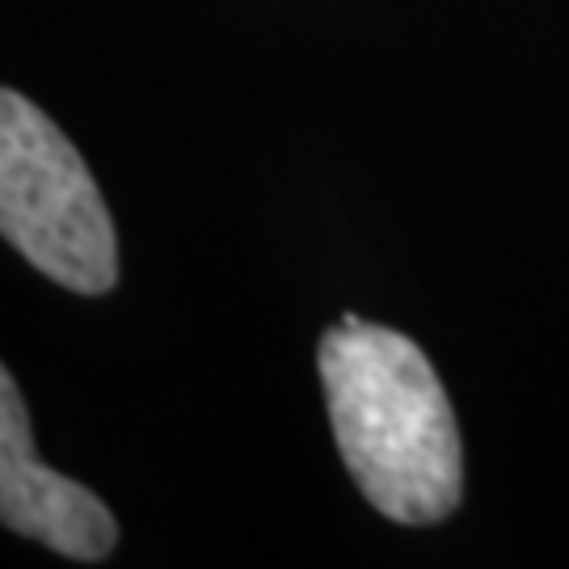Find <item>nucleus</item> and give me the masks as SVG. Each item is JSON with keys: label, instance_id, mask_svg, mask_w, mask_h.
<instances>
[{"label": "nucleus", "instance_id": "1", "mask_svg": "<svg viewBox=\"0 0 569 569\" xmlns=\"http://www.w3.org/2000/svg\"><path fill=\"white\" fill-rule=\"evenodd\" d=\"M329 422L355 486L397 523L460 507L465 448L430 359L406 333L346 317L317 350Z\"/></svg>", "mask_w": 569, "mask_h": 569}, {"label": "nucleus", "instance_id": "2", "mask_svg": "<svg viewBox=\"0 0 569 569\" xmlns=\"http://www.w3.org/2000/svg\"><path fill=\"white\" fill-rule=\"evenodd\" d=\"M0 237L77 296L119 283V237L89 164L13 89H0Z\"/></svg>", "mask_w": 569, "mask_h": 569}, {"label": "nucleus", "instance_id": "3", "mask_svg": "<svg viewBox=\"0 0 569 569\" xmlns=\"http://www.w3.org/2000/svg\"><path fill=\"white\" fill-rule=\"evenodd\" d=\"M0 523L72 561H102L119 540V523L102 498L34 456L30 413L4 363H0Z\"/></svg>", "mask_w": 569, "mask_h": 569}]
</instances>
